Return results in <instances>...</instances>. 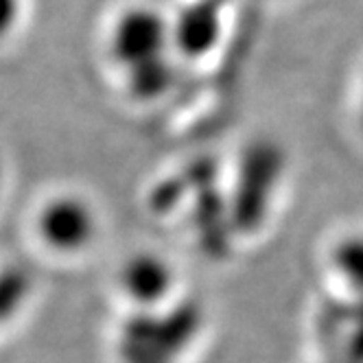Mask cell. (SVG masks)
<instances>
[{
    "label": "cell",
    "mask_w": 363,
    "mask_h": 363,
    "mask_svg": "<svg viewBox=\"0 0 363 363\" xmlns=\"http://www.w3.org/2000/svg\"><path fill=\"white\" fill-rule=\"evenodd\" d=\"M38 241L57 256H79L99 237V215L94 206L77 193L48 197L35 213Z\"/></svg>",
    "instance_id": "cell-2"
},
{
    "label": "cell",
    "mask_w": 363,
    "mask_h": 363,
    "mask_svg": "<svg viewBox=\"0 0 363 363\" xmlns=\"http://www.w3.org/2000/svg\"><path fill=\"white\" fill-rule=\"evenodd\" d=\"M24 20V0H0V44L9 42Z\"/></svg>",
    "instance_id": "cell-6"
},
{
    "label": "cell",
    "mask_w": 363,
    "mask_h": 363,
    "mask_svg": "<svg viewBox=\"0 0 363 363\" xmlns=\"http://www.w3.org/2000/svg\"><path fill=\"white\" fill-rule=\"evenodd\" d=\"M219 20L213 7L193 5L184 9L177 18H171V33L175 53L184 55H203L217 42Z\"/></svg>",
    "instance_id": "cell-4"
},
{
    "label": "cell",
    "mask_w": 363,
    "mask_h": 363,
    "mask_svg": "<svg viewBox=\"0 0 363 363\" xmlns=\"http://www.w3.org/2000/svg\"><path fill=\"white\" fill-rule=\"evenodd\" d=\"M121 289L123 294L140 306H153L167 300L173 289V269L164 258L155 254H143L127 258L121 269Z\"/></svg>",
    "instance_id": "cell-3"
},
{
    "label": "cell",
    "mask_w": 363,
    "mask_h": 363,
    "mask_svg": "<svg viewBox=\"0 0 363 363\" xmlns=\"http://www.w3.org/2000/svg\"><path fill=\"white\" fill-rule=\"evenodd\" d=\"M106 53L129 96L149 103L171 90L175 77L171 18L155 5L123 7L108 27Z\"/></svg>",
    "instance_id": "cell-1"
},
{
    "label": "cell",
    "mask_w": 363,
    "mask_h": 363,
    "mask_svg": "<svg viewBox=\"0 0 363 363\" xmlns=\"http://www.w3.org/2000/svg\"><path fill=\"white\" fill-rule=\"evenodd\" d=\"M3 186H5V164L3 158H0V193H3Z\"/></svg>",
    "instance_id": "cell-8"
},
{
    "label": "cell",
    "mask_w": 363,
    "mask_h": 363,
    "mask_svg": "<svg viewBox=\"0 0 363 363\" xmlns=\"http://www.w3.org/2000/svg\"><path fill=\"white\" fill-rule=\"evenodd\" d=\"M333 261L348 287L363 294V237L342 241L333 254Z\"/></svg>",
    "instance_id": "cell-5"
},
{
    "label": "cell",
    "mask_w": 363,
    "mask_h": 363,
    "mask_svg": "<svg viewBox=\"0 0 363 363\" xmlns=\"http://www.w3.org/2000/svg\"><path fill=\"white\" fill-rule=\"evenodd\" d=\"M357 116H359V127L363 132V72H361V86H359V103H357Z\"/></svg>",
    "instance_id": "cell-7"
}]
</instances>
